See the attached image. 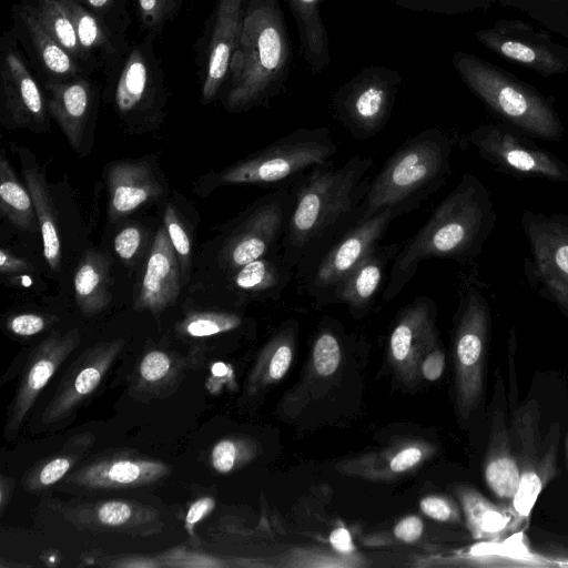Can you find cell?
I'll return each mask as SVG.
<instances>
[{
    "instance_id": "cell-2",
    "label": "cell",
    "mask_w": 568,
    "mask_h": 568,
    "mask_svg": "<svg viewBox=\"0 0 568 568\" xmlns=\"http://www.w3.org/2000/svg\"><path fill=\"white\" fill-rule=\"evenodd\" d=\"M495 223L489 191L475 175L464 173L424 225L400 246L383 290V301L395 298L428 258L471 262L480 254Z\"/></svg>"
},
{
    "instance_id": "cell-42",
    "label": "cell",
    "mask_w": 568,
    "mask_h": 568,
    "mask_svg": "<svg viewBox=\"0 0 568 568\" xmlns=\"http://www.w3.org/2000/svg\"><path fill=\"white\" fill-rule=\"evenodd\" d=\"M97 17L116 38L126 39L131 24L129 0H73Z\"/></svg>"
},
{
    "instance_id": "cell-43",
    "label": "cell",
    "mask_w": 568,
    "mask_h": 568,
    "mask_svg": "<svg viewBox=\"0 0 568 568\" xmlns=\"http://www.w3.org/2000/svg\"><path fill=\"white\" fill-rule=\"evenodd\" d=\"M135 14L145 32L160 36L179 14L184 0H133Z\"/></svg>"
},
{
    "instance_id": "cell-46",
    "label": "cell",
    "mask_w": 568,
    "mask_h": 568,
    "mask_svg": "<svg viewBox=\"0 0 568 568\" xmlns=\"http://www.w3.org/2000/svg\"><path fill=\"white\" fill-rule=\"evenodd\" d=\"M175 369L176 365L168 353L152 349L140 362L139 377L144 384L156 386L172 376Z\"/></svg>"
},
{
    "instance_id": "cell-40",
    "label": "cell",
    "mask_w": 568,
    "mask_h": 568,
    "mask_svg": "<svg viewBox=\"0 0 568 568\" xmlns=\"http://www.w3.org/2000/svg\"><path fill=\"white\" fill-rule=\"evenodd\" d=\"M243 324V318L230 312H194L180 324L179 331L190 337H207L234 331Z\"/></svg>"
},
{
    "instance_id": "cell-35",
    "label": "cell",
    "mask_w": 568,
    "mask_h": 568,
    "mask_svg": "<svg viewBox=\"0 0 568 568\" xmlns=\"http://www.w3.org/2000/svg\"><path fill=\"white\" fill-rule=\"evenodd\" d=\"M560 429L557 423L552 424L544 438V450L536 466L520 475L510 510L516 518H526L530 515L540 493L557 474V452Z\"/></svg>"
},
{
    "instance_id": "cell-9",
    "label": "cell",
    "mask_w": 568,
    "mask_h": 568,
    "mask_svg": "<svg viewBox=\"0 0 568 568\" xmlns=\"http://www.w3.org/2000/svg\"><path fill=\"white\" fill-rule=\"evenodd\" d=\"M296 180L260 197L229 232L219 255L220 265L229 275L246 263L281 252L295 202Z\"/></svg>"
},
{
    "instance_id": "cell-34",
    "label": "cell",
    "mask_w": 568,
    "mask_h": 568,
    "mask_svg": "<svg viewBox=\"0 0 568 568\" xmlns=\"http://www.w3.org/2000/svg\"><path fill=\"white\" fill-rule=\"evenodd\" d=\"M110 282V261L100 252L87 251L79 261L73 281L77 305L85 316L108 307Z\"/></svg>"
},
{
    "instance_id": "cell-26",
    "label": "cell",
    "mask_w": 568,
    "mask_h": 568,
    "mask_svg": "<svg viewBox=\"0 0 568 568\" xmlns=\"http://www.w3.org/2000/svg\"><path fill=\"white\" fill-rule=\"evenodd\" d=\"M400 246L397 243L376 244L336 286L329 303H345L354 314L368 311L384 290L386 268Z\"/></svg>"
},
{
    "instance_id": "cell-36",
    "label": "cell",
    "mask_w": 568,
    "mask_h": 568,
    "mask_svg": "<svg viewBox=\"0 0 568 568\" xmlns=\"http://www.w3.org/2000/svg\"><path fill=\"white\" fill-rule=\"evenodd\" d=\"M0 211L16 227L37 232L39 224L31 194L17 179L3 152L0 158Z\"/></svg>"
},
{
    "instance_id": "cell-54",
    "label": "cell",
    "mask_w": 568,
    "mask_h": 568,
    "mask_svg": "<svg viewBox=\"0 0 568 568\" xmlns=\"http://www.w3.org/2000/svg\"><path fill=\"white\" fill-rule=\"evenodd\" d=\"M32 268L29 261L18 257L4 248L0 251V272L2 274L12 275L31 271Z\"/></svg>"
},
{
    "instance_id": "cell-30",
    "label": "cell",
    "mask_w": 568,
    "mask_h": 568,
    "mask_svg": "<svg viewBox=\"0 0 568 568\" xmlns=\"http://www.w3.org/2000/svg\"><path fill=\"white\" fill-rule=\"evenodd\" d=\"M295 276L283 261L282 253H271L244 264L230 274L234 292L246 298L278 300Z\"/></svg>"
},
{
    "instance_id": "cell-14",
    "label": "cell",
    "mask_w": 568,
    "mask_h": 568,
    "mask_svg": "<svg viewBox=\"0 0 568 568\" xmlns=\"http://www.w3.org/2000/svg\"><path fill=\"white\" fill-rule=\"evenodd\" d=\"M523 134L510 125L489 123L474 129L467 140L479 156L499 172L518 178L567 182V164Z\"/></svg>"
},
{
    "instance_id": "cell-33",
    "label": "cell",
    "mask_w": 568,
    "mask_h": 568,
    "mask_svg": "<svg viewBox=\"0 0 568 568\" xmlns=\"http://www.w3.org/2000/svg\"><path fill=\"white\" fill-rule=\"evenodd\" d=\"M454 494L471 537L476 540H493L503 536L514 523L513 511L491 501L468 485H457Z\"/></svg>"
},
{
    "instance_id": "cell-57",
    "label": "cell",
    "mask_w": 568,
    "mask_h": 568,
    "mask_svg": "<svg viewBox=\"0 0 568 568\" xmlns=\"http://www.w3.org/2000/svg\"><path fill=\"white\" fill-rule=\"evenodd\" d=\"M566 456H567V466H568V436H567V443H566Z\"/></svg>"
},
{
    "instance_id": "cell-22",
    "label": "cell",
    "mask_w": 568,
    "mask_h": 568,
    "mask_svg": "<svg viewBox=\"0 0 568 568\" xmlns=\"http://www.w3.org/2000/svg\"><path fill=\"white\" fill-rule=\"evenodd\" d=\"M501 378L495 382L488 447L484 459V478L499 504L509 508L520 480V467L510 428L501 404Z\"/></svg>"
},
{
    "instance_id": "cell-17",
    "label": "cell",
    "mask_w": 568,
    "mask_h": 568,
    "mask_svg": "<svg viewBox=\"0 0 568 568\" xmlns=\"http://www.w3.org/2000/svg\"><path fill=\"white\" fill-rule=\"evenodd\" d=\"M10 28L40 82L92 75L47 31L24 0L12 4Z\"/></svg>"
},
{
    "instance_id": "cell-18",
    "label": "cell",
    "mask_w": 568,
    "mask_h": 568,
    "mask_svg": "<svg viewBox=\"0 0 568 568\" xmlns=\"http://www.w3.org/2000/svg\"><path fill=\"white\" fill-rule=\"evenodd\" d=\"M435 318L436 306L425 296L397 314L388 338V359L405 383L416 382L424 356L439 344Z\"/></svg>"
},
{
    "instance_id": "cell-27",
    "label": "cell",
    "mask_w": 568,
    "mask_h": 568,
    "mask_svg": "<svg viewBox=\"0 0 568 568\" xmlns=\"http://www.w3.org/2000/svg\"><path fill=\"white\" fill-rule=\"evenodd\" d=\"M109 216L118 220L160 197L163 187L151 166L143 161H118L108 169Z\"/></svg>"
},
{
    "instance_id": "cell-45",
    "label": "cell",
    "mask_w": 568,
    "mask_h": 568,
    "mask_svg": "<svg viewBox=\"0 0 568 568\" xmlns=\"http://www.w3.org/2000/svg\"><path fill=\"white\" fill-rule=\"evenodd\" d=\"M164 226L179 258L182 280L185 281L191 262V240L172 204L165 206Z\"/></svg>"
},
{
    "instance_id": "cell-28",
    "label": "cell",
    "mask_w": 568,
    "mask_h": 568,
    "mask_svg": "<svg viewBox=\"0 0 568 568\" xmlns=\"http://www.w3.org/2000/svg\"><path fill=\"white\" fill-rule=\"evenodd\" d=\"M435 452L432 444L423 440H404L377 453L341 463V473L374 480L399 477L422 465Z\"/></svg>"
},
{
    "instance_id": "cell-51",
    "label": "cell",
    "mask_w": 568,
    "mask_h": 568,
    "mask_svg": "<svg viewBox=\"0 0 568 568\" xmlns=\"http://www.w3.org/2000/svg\"><path fill=\"white\" fill-rule=\"evenodd\" d=\"M444 369L445 353L438 344L424 356L419 372L426 381L435 382L442 377Z\"/></svg>"
},
{
    "instance_id": "cell-4",
    "label": "cell",
    "mask_w": 568,
    "mask_h": 568,
    "mask_svg": "<svg viewBox=\"0 0 568 568\" xmlns=\"http://www.w3.org/2000/svg\"><path fill=\"white\" fill-rule=\"evenodd\" d=\"M456 138L438 128L409 136L369 181L355 225L388 206L418 209L452 173Z\"/></svg>"
},
{
    "instance_id": "cell-44",
    "label": "cell",
    "mask_w": 568,
    "mask_h": 568,
    "mask_svg": "<svg viewBox=\"0 0 568 568\" xmlns=\"http://www.w3.org/2000/svg\"><path fill=\"white\" fill-rule=\"evenodd\" d=\"M313 364L321 376L333 375L341 363V344L337 336L329 329H323L313 345Z\"/></svg>"
},
{
    "instance_id": "cell-50",
    "label": "cell",
    "mask_w": 568,
    "mask_h": 568,
    "mask_svg": "<svg viewBox=\"0 0 568 568\" xmlns=\"http://www.w3.org/2000/svg\"><path fill=\"white\" fill-rule=\"evenodd\" d=\"M6 325L14 335L32 336L42 332L48 322L45 317L39 314L23 313L9 317Z\"/></svg>"
},
{
    "instance_id": "cell-49",
    "label": "cell",
    "mask_w": 568,
    "mask_h": 568,
    "mask_svg": "<svg viewBox=\"0 0 568 568\" xmlns=\"http://www.w3.org/2000/svg\"><path fill=\"white\" fill-rule=\"evenodd\" d=\"M143 241V232L136 225L122 229L113 240V247L122 261H131L139 252Z\"/></svg>"
},
{
    "instance_id": "cell-19",
    "label": "cell",
    "mask_w": 568,
    "mask_h": 568,
    "mask_svg": "<svg viewBox=\"0 0 568 568\" xmlns=\"http://www.w3.org/2000/svg\"><path fill=\"white\" fill-rule=\"evenodd\" d=\"M124 344L123 338H118L85 349L65 372L43 410V424H54L70 417L99 387Z\"/></svg>"
},
{
    "instance_id": "cell-24",
    "label": "cell",
    "mask_w": 568,
    "mask_h": 568,
    "mask_svg": "<svg viewBox=\"0 0 568 568\" xmlns=\"http://www.w3.org/2000/svg\"><path fill=\"white\" fill-rule=\"evenodd\" d=\"M63 516L74 526L90 530H114L122 534L144 535L160 528L159 511L129 500H101L64 508Z\"/></svg>"
},
{
    "instance_id": "cell-12",
    "label": "cell",
    "mask_w": 568,
    "mask_h": 568,
    "mask_svg": "<svg viewBox=\"0 0 568 568\" xmlns=\"http://www.w3.org/2000/svg\"><path fill=\"white\" fill-rule=\"evenodd\" d=\"M414 210L416 207L409 204L388 206L349 227L300 280L304 292L316 305L328 304L336 286L381 242L389 224L399 215Z\"/></svg>"
},
{
    "instance_id": "cell-38",
    "label": "cell",
    "mask_w": 568,
    "mask_h": 568,
    "mask_svg": "<svg viewBox=\"0 0 568 568\" xmlns=\"http://www.w3.org/2000/svg\"><path fill=\"white\" fill-rule=\"evenodd\" d=\"M295 333L296 323L287 322L271 338L263 348L251 375V385H268L284 377L293 359Z\"/></svg>"
},
{
    "instance_id": "cell-3",
    "label": "cell",
    "mask_w": 568,
    "mask_h": 568,
    "mask_svg": "<svg viewBox=\"0 0 568 568\" xmlns=\"http://www.w3.org/2000/svg\"><path fill=\"white\" fill-rule=\"evenodd\" d=\"M292 42L278 0H246L222 104L232 113L267 106L286 88ZM222 89V90H223Z\"/></svg>"
},
{
    "instance_id": "cell-47",
    "label": "cell",
    "mask_w": 568,
    "mask_h": 568,
    "mask_svg": "<svg viewBox=\"0 0 568 568\" xmlns=\"http://www.w3.org/2000/svg\"><path fill=\"white\" fill-rule=\"evenodd\" d=\"M404 10L454 14L473 9L478 0H383Z\"/></svg>"
},
{
    "instance_id": "cell-37",
    "label": "cell",
    "mask_w": 568,
    "mask_h": 568,
    "mask_svg": "<svg viewBox=\"0 0 568 568\" xmlns=\"http://www.w3.org/2000/svg\"><path fill=\"white\" fill-rule=\"evenodd\" d=\"M34 11L47 31L91 73V68L81 47L71 13L62 0H24Z\"/></svg>"
},
{
    "instance_id": "cell-53",
    "label": "cell",
    "mask_w": 568,
    "mask_h": 568,
    "mask_svg": "<svg viewBox=\"0 0 568 568\" xmlns=\"http://www.w3.org/2000/svg\"><path fill=\"white\" fill-rule=\"evenodd\" d=\"M424 531V523L420 517L409 515L400 519L394 527V536L406 544L417 541Z\"/></svg>"
},
{
    "instance_id": "cell-39",
    "label": "cell",
    "mask_w": 568,
    "mask_h": 568,
    "mask_svg": "<svg viewBox=\"0 0 568 568\" xmlns=\"http://www.w3.org/2000/svg\"><path fill=\"white\" fill-rule=\"evenodd\" d=\"M88 446L89 442L85 439L83 443L75 442L71 444V448L68 450L69 445L67 443L63 452L39 463L29 471L23 479L24 488L38 491L54 485L71 470Z\"/></svg>"
},
{
    "instance_id": "cell-48",
    "label": "cell",
    "mask_w": 568,
    "mask_h": 568,
    "mask_svg": "<svg viewBox=\"0 0 568 568\" xmlns=\"http://www.w3.org/2000/svg\"><path fill=\"white\" fill-rule=\"evenodd\" d=\"M419 508L424 515L440 523L460 521V506L443 495H428L422 498Z\"/></svg>"
},
{
    "instance_id": "cell-23",
    "label": "cell",
    "mask_w": 568,
    "mask_h": 568,
    "mask_svg": "<svg viewBox=\"0 0 568 568\" xmlns=\"http://www.w3.org/2000/svg\"><path fill=\"white\" fill-rule=\"evenodd\" d=\"M169 474L170 467L161 460L114 455L83 466L67 483L91 490H120L153 484Z\"/></svg>"
},
{
    "instance_id": "cell-29",
    "label": "cell",
    "mask_w": 568,
    "mask_h": 568,
    "mask_svg": "<svg viewBox=\"0 0 568 568\" xmlns=\"http://www.w3.org/2000/svg\"><path fill=\"white\" fill-rule=\"evenodd\" d=\"M19 154L27 189L31 194L42 235L43 256L49 267L57 271L61 264V242L50 189L43 171L32 154L27 149H20Z\"/></svg>"
},
{
    "instance_id": "cell-41",
    "label": "cell",
    "mask_w": 568,
    "mask_h": 568,
    "mask_svg": "<svg viewBox=\"0 0 568 568\" xmlns=\"http://www.w3.org/2000/svg\"><path fill=\"white\" fill-rule=\"evenodd\" d=\"M256 455L255 445L248 438L227 437L219 440L210 454L211 466L219 474H229Z\"/></svg>"
},
{
    "instance_id": "cell-15",
    "label": "cell",
    "mask_w": 568,
    "mask_h": 568,
    "mask_svg": "<svg viewBox=\"0 0 568 568\" xmlns=\"http://www.w3.org/2000/svg\"><path fill=\"white\" fill-rule=\"evenodd\" d=\"M246 0H215L203 33L195 43L200 100L211 103L221 93L237 48Z\"/></svg>"
},
{
    "instance_id": "cell-5",
    "label": "cell",
    "mask_w": 568,
    "mask_h": 568,
    "mask_svg": "<svg viewBox=\"0 0 568 568\" xmlns=\"http://www.w3.org/2000/svg\"><path fill=\"white\" fill-rule=\"evenodd\" d=\"M452 62L466 87L508 125L528 136L561 139L557 112L534 88L471 53L455 52Z\"/></svg>"
},
{
    "instance_id": "cell-31",
    "label": "cell",
    "mask_w": 568,
    "mask_h": 568,
    "mask_svg": "<svg viewBox=\"0 0 568 568\" xmlns=\"http://www.w3.org/2000/svg\"><path fill=\"white\" fill-rule=\"evenodd\" d=\"M72 16L79 41L93 71L116 63L130 41L116 38L97 17L73 0H62Z\"/></svg>"
},
{
    "instance_id": "cell-32",
    "label": "cell",
    "mask_w": 568,
    "mask_h": 568,
    "mask_svg": "<svg viewBox=\"0 0 568 568\" xmlns=\"http://www.w3.org/2000/svg\"><path fill=\"white\" fill-rule=\"evenodd\" d=\"M341 0H286L300 38V51L311 74H320L331 64L329 40L321 14V4Z\"/></svg>"
},
{
    "instance_id": "cell-6",
    "label": "cell",
    "mask_w": 568,
    "mask_h": 568,
    "mask_svg": "<svg viewBox=\"0 0 568 568\" xmlns=\"http://www.w3.org/2000/svg\"><path fill=\"white\" fill-rule=\"evenodd\" d=\"M155 39V34L145 32L140 40L130 42L116 63L102 71V95L132 131L152 130L165 116L169 95Z\"/></svg>"
},
{
    "instance_id": "cell-1",
    "label": "cell",
    "mask_w": 568,
    "mask_h": 568,
    "mask_svg": "<svg viewBox=\"0 0 568 568\" xmlns=\"http://www.w3.org/2000/svg\"><path fill=\"white\" fill-rule=\"evenodd\" d=\"M373 159L355 154L342 166H313L295 182V202L281 243L285 264L301 280L320 256L355 225Z\"/></svg>"
},
{
    "instance_id": "cell-20",
    "label": "cell",
    "mask_w": 568,
    "mask_h": 568,
    "mask_svg": "<svg viewBox=\"0 0 568 568\" xmlns=\"http://www.w3.org/2000/svg\"><path fill=\"white\" fill-rule=\"evenodd\" d=\"M78 329L52 333L30 354L24 366L14 398L8 410L4 433L19 430L39 394L54 376L60 365L80 344Z\"/></svg>"
},
{
    "instance_id": "cell-56",
    "label": "cell",
    "mask_w": 568,
    "mask_h": 568,
    "mask_svg": "<svg viewBox=\"0 0 568 568\" xmlns=\"http://www.w3.org/2000/svg\"><path fill=\"white\" fill-rule=\"evenodd\" d=\"M12 493V480L11 478H8L6 476H1V484H0V506L1 511H3L4 507L7 506V503L10 499Z\"/></svg>"
},
{
    "instance_id": "cell-10",
    "label": "cell",
    "mask_w": 568,
    "mask_h": 568,
    "mask_svg": "<svg viewBox=\"0 0 568 568\" xmlns=\"http://www.w3.org/2000/svg\"><path fill=\"white\" fill-rule=\"evenodd\" d=\"M402 84L397 70L366 67L337 88L332 98L334 114L353 138L371 139L386 126Z\"/></svg>"
},
{
    "instance_id": "cell-8",
    "label": "cell",
    "mask_w": 568,
    "mask_h": 568,
    "mask_svg": "<svg viewBox=\"0 0 568 568\" xmlns=\"http://www.w3.org/2000/svg\"><path fill=\"white\" fill-rule=\"evenodd\" d=\"M490 324L488 301L476 287L468 286L459 301L453 339L455 399L463 418L471 414L484 394Z\"/></svg>"
},
{
    "instance_id": "cell-7",
    "label": "cell",
    "mask_w": 568,
    "mask_h": 568,
    "mask_svg": "<svg viewBox=\"0 0 568 568\" xmlns=\"http://www.w3.org/2000/svg\"><path fill=\"white\" fill-rule=\"evenodd\" d=\"M337 153L328 128L296 129L219 174L220 184L284 185Z\"/></svg>"
},
{
    "instance_id": "cell-25",
    "label": "cell",
    "mask_w": 568,
    "mask_h": 568,
    "mask_svg": "<svg viewBox=\"0 0 568 568\" xmlns=\"http://www.w3.org/2000/svg\"><path fill=\"white\" fill-rule=\"evenodd\" d=\"M180 262L165 226L154 236L134 307L154 315L172 305L180 293Z\"/></svg>"
},
{
    "instance_id": "cell-13",
    "label": "cell",
    "mask_w": 568,
    "mask_h": 568,
    "mask_svg": "<svg viewBox=\"0 0 568 568\" xmlns=\"http://www.w3.org/2000/svg\"><path fill=\"white\" fill-rule=\"evenodd\" d=\"M0 109L8 126L40 133L50 128L43 88L11 28L0 37Z\"/></svg>"
},
{
    "instance_id": "cell-21",
    "label": "cell",
    "mask_w": 568,
    "mask_h": 568,
    "mask_svg": "<svg viewBox=\"0 0 568 568\" xmlns=\"http://www.w3.org/2000/svg\"><path fill=\"white\" fill-rule=\"evenodd\" d=\"M40 83L50 116L58 123L69 144L80 152L85 134L94 121L102 93L100 84L91 75Z\"/></svg>"
},
{
    "instance_id": "cell-16",
    "label": "cell",
    "mask_w": 568,
    "mask_h": 568,
    "mask_svg": "<svg viewBox=\"0 0 568 568\" xmlns=\"http://www.w3.org/2000/svg\"><path fill=\"white\" fill-rule=\"evenodd\" d=\"M477 40L496 54L544 77L568 71V49L521 21H497L475 32Z\"/></svg>"
},
{
    "instance_id": "cell-55",
    "label": "cell",
    "mask_w": 568,
    "mask_h": 568,
    "mask_svg": "<svg viewBox=\"0 0 568 568\" xmlns=\"http://www.w3.org/2000/svg\"><path fill=\"white\" fill-rule=\"evenodd\" d=\"M328 540L333 549L342 556H351L355 552L351 532L343 526L333 529Z\"/></svg>"
},
{
    "instance_id": "cell-52",
    "label": "cell",
    "mask_w": 568,
    "mask_h": 568,
    "mask_svg": "<svg viewBox=\"0 0 568 568\" xmlns=\"http://www.w3.org/2000/svg\"><path fill=\"white\" fill-rule=\"evenodd\" d=\"M214 508L215 500L210 496L201 497L191 504L184 519V528L189 535H194L195 525L209 516Z\"/></svg>"
},
{
    "instance_id": "cell-11",
    "label": "cell",
    "mask_w": 568,
    "mask_h": 568,
    "mask_svg": "<svg viewBox=\"0 0 568 568\" xmlns=\"http://www.w3.org/2000/svg\"><path fill=\"white\" fill-rule=\"evenodd\" d=\"M521 225L530 251L524 267L526 277L568 316V215L527 210Z\"/></svg>"
}]
</instances>
